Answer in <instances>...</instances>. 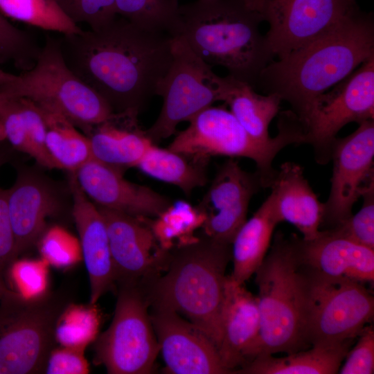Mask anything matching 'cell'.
<instances>
[{
	"mask_svg": "<svg viewBox=\"0 0 374 374\" xmlns=\"http://www.w3.org/2000/svg\"><path fill=\"white\" fill-rule=\"evenodd\" d=\"M172 39L116 17L98 29L62 35L59 41L76 76L115 114L137 117L170 66Z\"/></svg>",
	"mask_w": 374,
	"mask_h": 374,
	"instance_id": "obj_1",
	"label": "cell"
},
{
	"mask_svg": "<svg viewBox=\"0 0 374 374\" xmlns=\"http://www.w3.org/2000/svg\"><path fill=\"white\" fill-rule=\"evenodd\" d=\"M374 56V24L359 8L336 27L261 71L256 86L288 102L303 127L312 105Z\"/></svg>",
	"mask_w": 374,
	"mask_h": 374,
	"instance_id": "obj_2",
	"label": "cell"
},
{
	"mask_svg": "<svg viewBox=\"0 0 374 374\" xmlns=\"http://www.w3.org/2000/svg\"><path fill=\"white\" fill-rule=\"evenodd\" d=\"M231 244L204 234L170 249L166 268L141 285L150 307L170 310L202 331L218 350L226 269Z\"/></svg>",
	"mask_w": 374,
	"mask_h": 374,
	"instance_id": "obj_3",
	"label": "cell"
},
{
	"mask_svg": "<svg viewBox=\"0 0 374 374\" xmlns=\"http://www.w3.org/2000/svg\"><path fill=\"white\" fill-rule=\"evenodd\" d=\"M262 21L246 0H196L179 6L176 37L208 64L254 88L275 57L260 30Z\"/></svg>",
	"mask_w": 374,
	"mask_h": 374,
	"instance_id": "obj_4",
	"label": "cell"
},
{
	"mask_svg": "<svg viewBox=\"0 0 374 374\" xmlns=\"http://www.w3.org/2000/svg\"><path fill=\"white\" fill-rule=\"evenodd\" d=\"M297 238L276 234L255 273L260 329L246 362L260 355L290 354L310 347L304 335L306 274Z\"/></svg>",
	"mask_w": 374,
	"mask_h": 374,
	"instance_id": "obj_5",
	"label": "cell"
},
{
	"mask_svg": "<svg viewBox=\"0 0 374 374\" xmlns=\"http://www.w3.org/2000/svg\"><path fill=\"white\" fill-rule=\"evenodd\" d=\"M188 123L169 150L207 163L214 156L250 159L256 165L262 188H269L276 176L272 163L277 154L288 145L305 143L303 126L292 111L280 113L277 135L265 143L253 139L223 106H210Z\"/></svg>",
	"mask_w": 374,
	"mask_h": 374,
	"instance_id": "obj_6",
	"label": "cell"
},
{
	"mask_svg": "<svg viewBox=\"0 0 374 374\" xmlns=\"http://www.w3.org/2000/svg\"><path fill=\"white\" fill-rule=\"evenodd\" d=\"M72 302L64 288L27 299L10 289L0 299V374L45 372L55 326Z\"/></svg>",
	"mask_w": 374,
	"mask_h": 374,
	"instance_id": "obj_7",
	"label": "cell"
},
{
	"mask_svg": "<svg viewBox=\"0 0 374 374\" xmlns=\"http://www.w3.org/2000/svg\"><path fill=\"white\" fill-rule=\"evenodd\" d=\"M0 91L9 98L30 99L87 129L116 114L104 98L69 68L59 39L48 37L34 65L0 87Z\"/></svg>",
	"mask_w": 374,
	"mask_h": 374,
	"instance_id": "obj_8",
	"label": "cell"
},
{
	"mask_svg": "<svg viewBox=\"0 0 374 374\" xmlns=\"http://www.w3.org/2000/svg\"><path fill=\"white\" fill-rule=\"evenodd\" d=\"M304 269V335L308 346H330L357 338L374 316V298L365 284Z\"/></svg>",
	"mask_w": 374,
	"mask_h": 374,
	"instance_id": "obj_9",
	"label": "cell"
},
{
	"mask_svg": "<svg viewBox=\"0 0 374 374\" xmlns=\"http://www.w3.org/2000/svg\"><path fill=\"white\" fill-rule=\"evenodd\" d=\"M112 321L93 341L94 363L109 374H149L160 352L139 285H121Z\"/></svg>",
	"mask_w": 374,
	"mask_h": 374,
	"instance_id": "obj_10",
	"label": "cell"
},
{
	"mask_svg": "<svg viewBox=\"0 0 374 374\" xmlns=\"http://www.w3.org/2000/svg\"><path fill=\"white\" fill-rule=\"evenodd\" d=\"M180 37L172 39L170 66L159 83L156 96L163 99L161 112L145 134L155 143L173 135L177 125L189 122L202 110L222 101L225 77L216 75Z\"/></svg>",
	"mask_w": 374,
	"mask_h": 374,
	"instance_id": "obj_11",
	"label": "cell"
},
{
	"mask_svg": "<svg viewBox=\"0 0 374 374\" xmlns=\"http://www.w3.org/2000/svg\"><path fill=\"white\" fill-rule=\"evenodd\" d=\"M374 117V56L314 102L304 124L305 143L311 145L316 161L330 160L331 145L339 131L351 122Z\"/></svg>",
	"mask_w": 374,
	"mask_h": 374,
	"instance_id": "obj_12",
	"label": "cell"
},
{
	"mask_svg": "<svg viewBox=\"0 0 374 374\" xmlns=\"http://www.w3.org/2000/svg\"><path fill=\"white\" fill-rule=\"evenodd\" d=\"M269 26L265 35L278 59L328 33L358 6L355 0H246Z\"/></svg>",
	"mask_w": 374,
	"mask_h": 374,
	"instance_id": "obj_13",
	"label": "cell"
},
{
	"mask_svg": "<svg viewBox=\"0 0 374 374\" xmlns=\"http://www.w3.org/2000/svg\"><path fill=\"white\" fill-rule=\"evenodd\" d=\"M357 129L331 145L332 175L330 191L324 204L321 226L333 228L351 216L364 186L374 178V121L358 123Z\"/></svg>",
	"mask_w": 374,
	"mask_h": 374,
	"instance_id": "obj_14",
	"label": "cell"
},
{
	"mask_svg": "<svg viewBox=\"0 0 374 374\" xmlns=\"http://www.w3.org/2000/svg\"><path fill=\"white\" fill-rule=\"evenodd\" d=\"M97 206L107 231L116 285H143L161 274L170 249L161 246L148 218Z\"/></svg>",
	"mask_w": 374,
	"mask_h": 374,
	"instance_id": "obj_15",
	"label": "cell"
},
{
	"mask_svg": "<svg viewBox=\"0 0 374 374\" xmlns=\"http://www.w3.org/2000/svg\"><path fill=\"white\" fill-rule=\"evenodd\" d=\"M262 188L256 172H248L230 159L217 170L197 206L204 234L231 244L247 220L250 200Z\"/></svg>",
	"mask_w": 374,
	"mask_h": 374,
	"instance_id": "obj_16",
	"label": "cell"
},
{
	"mask_svg": "<svg viewBox=\"0 0 374 374\" xmlns=\"http://www.w3.org/2000/svg\"><path fill=\"white\" fill-rule=\"evenodd\" d=\"M150 316L166 371L172 374H226L215 345L197 327L170 310L150 307Z\"/></svg>",
	"mask_w": 374,
	"mask_h": 374,
	"instance_id": "obj_17",
	"label": "cell"
},
{
	"mask_svg": "<svg viewBox=\"0 0 374 374\" xmlns=\"http://www.w3.org/2000/svg\"><path fill=\"white\" fill-rule=\"evenodd\" d=\"M81 189L97 206L141 218L159 217L171 200L152 188L125 179L122 172L91 159L74 172Z\"/></svg>",
	"mask_w": 374,
	"mask_h": 374,
	"instance_id": "obj_18",
	"label": "cell"
},
{
	"mask_svg": "<svg viewBox=\"0 0 374 374\" xmlns=\"http://www.w3.org/2000/svg\"><path fill=\"white\" fill-rule=\"evenodd\" d=\"M72 215L79 234L82 259L90 281V303H96L106 292L116 287L109 238L104 219L71 172Z\"/></svg>",
	"mask_w": 374,
	"mask_h": 374,
	"instance_id": "obj_19",
	"label": "cell"
},
{
	"mask_svg": "<svg viewBox=\"0 0 374 374\" xmlns=\"http://www.w3.org/2000/svg\"><path fill=\"white\" fill-rule=\"evenodd\" d=\"M6 197L19 258L38 242L47 218L60 211V202L47 181L27 170L18 172Z\"/></svg>",
	"mask_w": 374,
	"mask_h": 374,
	"instance_id": "obj_20",
	"label": "cell"
},
{
	"mask_svg": "<svg viewBox=\"0 0 374 374\" xmlns=\"http://www.w3.org/2000/svg\"><path fill=\"white\" fill-rule=\"evenodd\" d=\"M302 265L307 270L330 278L373 283L374 249L321 230L312 240L297 238Z\"/></svg>",
	"mask_w": 374,
	"mask_h": 374,
	"instance_id": "obj_21",
	"label": "cell"
},
{
	"mask_svg": "<svg viewBox=\"0 0 374 374\" xmlns=\"http://www.w3.org/2000/svg\"><path fill=\"white\" fill-rule=\"evenodd\" d=\"M222 337L218 353L223 366L234 373L246 362L260 329L257 296L244 284L226 276L221 311Z\"/></svg>",
	"mask_w": 374,
	"mask_h": 374,
	"instance_id": "obj_22",
	"label": "cell"
},
{
	"mask_svg": "<svg viewBox=\"0 0 374 374\" xmlns=\"http://www.w3.org/2000/svg\"><path fill=\"white\" fill-rule=\"evenodd\" d=\"M269 188L280 222L293 224L305 240L317 238L321 233L324 204L312 189L302 167L294 162L283 163Z\"/></svg>",
	"mask_w": 374,
	"mask_h": 374,
	"instance_id": "obj_23",
	"label": "cell"
},
{
	"mask_svg": "<svg viewBox=\"0 0 374 374\" xmlns=\"http://www.w3.org/2000/svg\"><path fill=\"white\" fill-rule=\"evenodd\" d=\"M92 159L122 172L137 167L154 144L138 125L137 117L116 114L91 128Z\"/></svg>",
	"mask_w": 374,
	"mask_h": 374,
	"instance_id": "obj_24",
	"label": "cell"
},
{
	"mask_svg": "<svg viewBox=\"0 0 374 374\" xmlns=\"http://www.w3.org/2000/svg\"><path fill=\"white\" fill-rule=\"evenodd\" d=\"M280 222L270 194L240 228L231 243L233 269L230 276L236 283L244 284L256 273L270 247L274 230Z\"/></svg>",
	"mask_w": 374,
	"mask_h": 374,
	"instance_id": "obj_25",
	"label": "cell"
},
{
	"mask_svg": "<svg viewBox=\"0 0 374 374\" xmlns=\"http://www.w3.org/2000/svg\"><path fill=\"white\" fill-rule=\"evenodd\" d=\"M355 339L330 346H313L281 357L260 355L246 362L234 373L335 374Z\"/></svg>",
	"mask_w": 374,
	"mask_h": 374,
	"instance_id": "obj_26",
	"label": "cell"
},
{
	"mask_svg": "<svg viewBox=\"0 0 374 374\" xmlns=\"http://www.w3.org/2000/svg\"><path fill=\"white\" fill-rule=\"evenodd\" d=\"M246 132L255 141H269L270 122L277 115L281 102L275 93L261 95L247 82L225 77L222 100Z\"/></svg>",
	"mask_w": 374,
	"mask_h": 374,
	"instance_id": "obj_27",
	"label": "cell"
},
{
	"mask_svg": "<svg viewBox=\"0 0 374 374\" xmlns=\"http://www.w3.org/2000/svg\"><path fill=\"white\" fill-rule=\"evenodd\" d=\"M207 163L153 144L137 167L145 175L177 186L186 196L208 182Z\"/></svg>",
	"mask_w": 374,
	"mask_h": 374,
	"instance_id": "obj_28",
	"label": "cell"
},
{
	"mask_svg": "<svg viewBox=\"0 0 374 374\" xmlns=\"http://www.w3.org/2000/svg\"><path fill=\"white\" fill-rule=\"evenodd\" d=\"M40 107L46 124V146L55 168L74 173L92 159L89 137L62 114Z\"/></svg>",
	"mask_w": 374,
	"mask_h": 374,
	"instance_id": "obj_29",
	"label": "cell"
},
{
	"mask_svg": "<svg viewBox=\"0 0 374 374\" xmlns=\"http://www.w3.org/2000/svg\"><path fill=\"white\" fill-rule=\"evenodd\" d=\"M115 4L117 15L138 27L177 36L178 0H115Z\"/></svg>",
	"mask_w": 374,
	"mask_h": 374,
	"instance_id": "obj_30",
	"label": "cell"
},
{
	"mask_svg": "<svg viewBox=\"0 0 374 374\" xmlns=\"http://www.w3.org/2000/svg\"><path fill=\"white\" fill-rule=\"evenodd\" d=\"M0 12L6 17L62 35L82 30L54 0H0Z\"/></svg>",
	"mask_w": 374,
	"mask_h": 374,
	"instance_id": "obj_31",
	"label": "cell"
},
{
	"mask_svg": "<svg viewBox=\"0 0 374 374\" xmlns=\"http://www.w3.org/2000/svg\"><path fill=\"white\" fill-rule=\"evenodd\" d=\"M102 314L96 303H70L57 319L55 336L61 346L84 350L93 343L100 330Z\"/></svg>",
	"mask_w": 374,
	"mask_h": 374,
	"instance_id": "obj_32",
	"label": "cell"
},
{
	"mask_svg": "<svg viewBox=\"0 0 374 374\" xmlns=\"http://www.w3.org/2000/svg\"><path fill=\"white\" fill-rule=\"evenodd\" d=\"M49 264L42 258H18L3 271L8 289L27 299L39 298L48 292Z\"/></svg>",
	"mask_w": 374,
	"mask_h": 374,
	"instance_id": "obj_33",
	"label": "cell"
},
{
	"mask_svg": "<svg viewBox=\"0 0 374 374\" xmlns=\"http://www.w3.org/2000/svg\"><path fill=\"white\" fill-rule=\"evenodd\" d=\"M37 243L42 258L49 265L67 268L82 260L80 240L62 226L46 229Z\"/></svg>",
	"mask_w": 374,
	"mask_h": 374,
	"instance_id": "obj_34",
	"label": "cell"
},
{
	"mask_svg": "<svg viewBox=\"0 0 374 374\" xmlns=\"http://www.w3.org/2000/svg\"><path fill=\"white\" fill-rule=\"evenodd\" d=\"M363 204L359 211L337 226L328 229L333 233L374 249V178L362 188ZM325 230V229H324Z\"/></svg>",
	"mask_w": 374,
	"mask_h": 374,
	"instance_id": "obj_35",
	"label": "cell"
},
{
	"mask_svg": "<svg viewBox=\"0 0 374 374\" xmlns=\"http://www.w3.org/2000/svg\"><path fill=\"white\" fill-rule=\"evenodd\" d=\"M26 32L13 26L0 12V59L12 60L26 70L35 64L40 52Z\"/></svg>",
	"mask_w": 374,
	"mask_h": 374,
	"instance_id": "obj_36",
	"label": "cell"
},
{
	"mask_svg": "<svg viewBox=\"0 0 374 374\" xmlns=\"http://www.w3.org/2000/svg\"><path fill=\"white\" fill-rule=\"evenodd\" d=\"M16 98L29 143V156L43 167L55 168L46 146V124L42 109L30 99Z\"/></svg>",
	"mask_w": 374,
	"mask_h": 374,
	"instance_id": "obj_37",
	"label": "cell"
},
{
	"mask_svg": "<svg viewBox=\"0 0 374 374\" xmlns=\"http://www.w3.org/2000/svg\"><path fill=\"white\" fill-rule=\"evenodd\" d=\"M54 1L73 23L87 24L90 29H98L118 16L115 0Z\"/></svg>",
	"mask_w": 374,
	"mask_h": 374,
	"instance_id": "obj_38",
	"label": "cell"
},
{
	"mask_svg": "<svg viewBox=\"0 0 374 374\" xmlns=\"http://www.w3.org/2000/svg\"><path fill=\"white\" fill-rule=\"evenodd\" d=\"M357 341L345 356L339 368L340 374H373L374 373V328L366 325L357 336Z\"/></svg>",
	"mask_w": 374,
	"mask_h": 374,
	"instance_id": "obj_39",
	"label": "cell"
},
{
	"mask_svg": "<svg viewBox=\"0 0 374 374\" xmlns=\"http://www.w3.org/2000/svg\"><path fill=\"white\" fill-rule=\"evenodd\" d=\"M84 353V350L71 347H55L49 355L44 373H88L89 366Z\"/></svg>",
	"mask_w": 374,
	"mask_h": 374,
	"instance_id": "obj_40",
	"label": "cell"
},
{
	"mask_svg": "<svg viewBox=\"0 0 374 374\" xmlns=\"http://www.w3.org/2000/svg\"><path fill=\"white\" fill-rule=\"evenodd\" d=\"M17 258L15 238L7 204L6 189L0 187V269L3 271Z\"/></svg>",
	"mask_w": 374,
	"mask_h": 374,
	"instance_id": "obj_41",
	"label": "cell"
},
{
	"mask_svg": "<svg viewBox=\"0 0 374 374\" xmlns=\"http://www.w3.org/2000/svg\"><path fill=\"white\" fill-rule=\"evenodd\" d=\"M17 75L6 72L0 69V87L14 80Z\"/></svg>",
	"mask_w": 374,
	"mask_h": 374,
	"instance_id": "obj_42",
	"label": "cell"
},
{
	"mask_svg": "<svg viewBox=\"0 0 374 374\" xmlns=\"http://www.w3.org/2000/svg\"><path fill=\"white\" fill-rule=\"evenodd\" d=\"M8 290L4 280L3 271L0 269V299Z\"/></svg>",
	"mask_w": 374,
	"mask_h": 374,
	"instance_id": "obj_43",
	"label": "cell"
},
{
	"mask_svg": "<svg viewBox=\"0 0 374 374\" xmlns=\"http://www.w3.org/2000/svg\"><path fill=\"white\" fill-rule=\"evenodd\" d=\"M1 143H0V144ZM7 159V154L0 147V167L6 161Z\"/></svg>",
	"mask_w": 374,
	"mask_h": 374,
	"instance_id": "obj_44",
	"label": "cell"
},
{
	"mask_svg": "<svg viewBox=\"0 0 374 374\" xmlns=\"http://www.w3.org/2000/svg\"><path fill=\"white\" fill-rule=\"evenodd\" d=\"M10 98L0 91V108Z\"/></svg>",
	"mask_w": 374,
	"mask_h": 374,
	"instance_id": "obj_45",
	"label": "cell"
},
{
	"mask_svg": "<svg viewBox=\"0 0 374 374\" xmlns=\"http://www.w3.org/2000/svg\"><path fill=\"white\" fill-rule=\"evenodd\" d=\"M6 141L4 132L3 128L0 124V143H2Z\"/></svg>",
	"mask_w": 374,
	"mask_h": 374,
	"instance_id": "obj_46",
	"label": "cell"
}]
</instances>
